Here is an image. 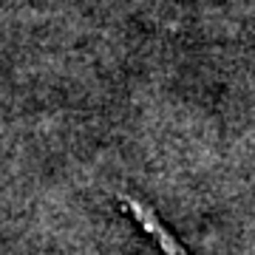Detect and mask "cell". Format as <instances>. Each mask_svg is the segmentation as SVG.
<instances>
[{
    "mask_svg": "<svg viewBox=\"0 0 255 255\" xmlns=\"http://www.w3.org/2000/svg\"><path fill=\"white\" fill-rule=\"evenodd\" d=\"M117 204L128 219L139 227V233H142L162 255H193L190 250H187V244L167 227V221L159 216V210H156L153 204H147L145 199H139L133 193H119Z\"/></svg>",
    "mask_w": 255,
    "mask_h": 255,
    "instance_id": "1",
    "label": "cell"
}]
</instances>
